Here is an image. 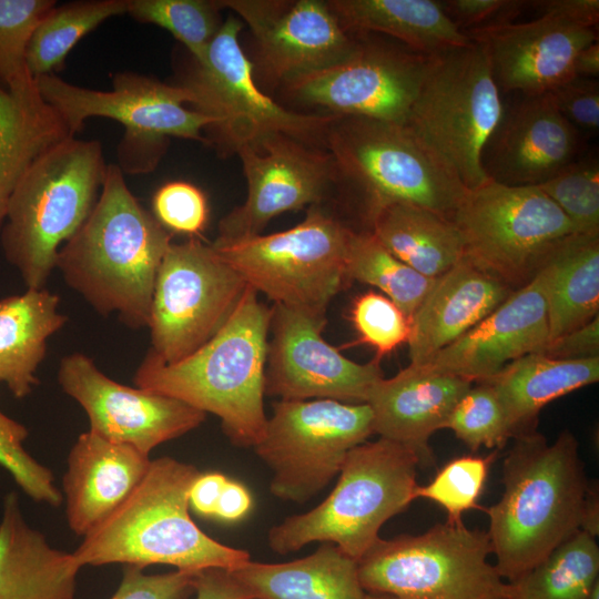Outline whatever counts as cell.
I'll list each match as a JSON object with an SVG mask.
<instances>
[{
	"label": "cell",
	"instance_id": "cell-1",
	"mask_svg": "<svg viewBox=\"0 0 599 599\" xmlns=\"http://www.w3.org/2000/svg\"><path fill=\"white\" fill-rule=\"evenodd\" d=\"M171 234L132 194L118 164H108L95 205L59 248L55 267L100 314L148 327L160 264Z\"/></svg>",
	"mask_w": 599,
	"mask_h": 599
},
{
	"label": "cell",
	"instance_id": "cell-2",
	"mask_svg": "<svg viewBox=\"0 0 599 599\" xmlns=\"http://www.w3.org/2000/svg\"><path fill=\"white\" fill-rule=\"evenodd\" d=\"M514 438L502 463V495L486 509L495 568L507 582L580 530L589 489L571 432H561L551 444L535 430Z\"/></svg>",
	"mask_w": 599,
	"mask_h": 599
},
{
	"label": "cell",
	"instance_id": "cell-3",
	"mask_svg": "<svg viewBox=\"0 0 599 599\" xmlns=\"http://www.w3.org/2000/svg\"><path fill=\"white\" fill-rule=\"evenodd\" d=\"M246 286L220 331L187 357L165 364L148 352L134 375L139 388L167 395L221 419L232 444L254 447L263 437L264 379L272 307Z\"/></svg>",
	"mask_w": 599,
	"mask_h": 599
},
{
	"label": "cell",
	"instance_id": "cell-4",
	"mask_svg": "<svg viewBox=\"0 0 599 599\" xmlns=\"http://www.w3.org/2000/svg\"><path fill=\"white\" fill-rule=\"evenodd\" d=\"M201 473L189 463L164 456L151 460L131 495L92 528L72 552L79 566L163 564L197 572L234 570L250 559L243 549L204 534L190 516L189 493Z\"/></svg>",
	"mask_w": 599,
	"mask_h": 599
},
{
	"label": "cell",
	"instance_id": "cell-5",
	"mask_svg": "<svg viewBox=\"0 0 599 599\" xmlns=\"http://www.w3.org/2000/svg\"><path fill=\"white\" fill-rule=\"evenodd\" d=\"M106 166L100 141L71 135L40 152L22 173L9 201L1 245L28 288H43L59 248L95 205Z\"/></svg>",
	"mask_w": 599,
	"mask_h": 599
},
{
	"label": "cell",
	"instance_id": "cell-6",
	"mask_svg": "<svg viewBox=\"0 0 599 599\" xmlns=\"http://www.w3.org/2000/svg\"><path fill=\"white\" fill-rule=\"evenodd\" d=\"M418 456L378 438L352 448L331 494L315 508L273 526L270 548L280 555L331 542L358 561L379 539L382 526L415 500Z\"/></svg>",
	"mask_w": 599,
	"mask_h": 599
},
{
	"label": "cell",
	"instance_id": "cell-7",
	"mask_svg": "<svg viewBox=\"0 0 599 599\" xmlns=\"http://www.w3.org/2000/svg\"><path fill=\"white\" fill-rule=\"evenodd\" d=\"M323 143L335 162L337 182L362 197L366 221L392 203L451 220L468 190L454 167L407 124L334 116Z\"/></svg>",
	"mask_w": 599,
	"mask_h": 599
},
{
	"label": "cell",
	"instance_id": "cell-8",
	"mask_svg": "<svg viewBox=\"0 0 599 599\" xmlns=\"http://www.w3.org/2000/svg\"><path fill=\"white\" fill-rule=\"evenodd\" d=\"M34 80L40 95L59 113L71 135L95 116L124 126L118 166L128 174L152 172L170 138L206 143L204 130L214 123L212 118L184 106L191 103V95L183 87L136 72L115 73L110 91L75 85L55 74Z\"/></svg>",
	"mask_w": 599,
	"mask_h": 599
},
{
	"label": "cell",
	"instance_id": "cell-9",
	"mask_svg": "<svg viewBox=\"0 0 599 599\" xmlns=\"http://www.w3.org/2000/svg\"><path fill=\"white\" fill-rule=\"evenodd\" d=\"M487 531L463 522L424 534L379 538L357 561L365 592L396 599H508V583L488 561Z\"/></svg>",
	"mask_w": 599,
	"mask_h": 599
},
{
	"label": "cell",
	"instance_id": "cell-10",
	"mask_svg": "<svg viewBox=\"0 0 599 599\" xmlns=\"http://www.w3.org/2000/svg\"><path fill=\"white\" fill-rule=\"evenodd\" d=\"M490 60L473 42L435 55L407 125L427 141L470 190L490 177L484 153L504 119Z\"/></svg>",
	"mask_w": 599,
	"mask_h": 599
},
{
	"label": "cell",
	"instance_id": "cell-11",
	"mask_svg": "<svg viewBox=\"0 0 599 599\" xmlns=\"http://www.w3.org/2000/svg\"><path fill=\"white\" fill-rule=\"evenodd\" d=\"M352 232L318 204L288 230L213 241L211 246L274 304L326 316L328 303L347 280L345 257Z\"/></svg>",
	"mask_w": 599,
	"mask_h": 599
},
{
	"label": "cell",
	"instance_id": "cell-12",
	"mask_svg": "<svg viewBox=\"0 0 599 599\" xmlns=\"http://www.w3.org/2000/svg\"><path fill=\"white\" fill-rule=\"evenodd\" d=\"M241 21L230 16L210 43L203 60L191 58L176 83L191 95V105L214 120L206 144L225 155L268 133H283L307 143L324 142L334 115L306 114L285 109L256 84L253 64L238 34Z\"/></svg>",
	"mask_w": 599,
	"mask_h": 599
},
{
	"label": "cell",
	"instance_id": "cell-13",
	"mask_svg": "<svg viewBox=\"0 0 599 599\" xmlns=\"http://www.w3.org/2000/svg\"><path fill=\"white\" fill-rule=\"evenodd\" d=\"M451 221L463 240V257L512 290L530 282L552 245L575 233L537 186L493 179L467 190Z\"/></svg>",
	"mask_w": 599,
	"mask_h": 599
},
{
	"label": "cell",
	"instance_id": "cell-14",
	"mask_svg": "<svg viewBox=\"0 0 599 599\" xmlns=\"http://www.w3.org/2000/svg\"><path fill=\"white\" fill-rule=\"evenodd\" d=\"M373 434L366 403L280 399L253 448L273 473L272 495L305 502L339 474L348 451Z\"/></svg>",
	"mask_w": 599,
	"mask_h": 599
},
{
	"label": "cell",
	"instance_id": "cell-15",
	"mask_svg": "<svg viewBox=\"0 0 599 599\" xmlns=\"http://www.w3.org/2000/svg\"><path fill=\"white\" fill-rule=\"evenodd\" d=\"M246 286L211 244L171 243L156 274L149 352L165 364L193 354L225 324Z\"/></svg>",
	"mask_w": 599,
	"mask_h": 599
},
{
	"label": "cell",
	"instance_id": "cell-16",
	"mask_svg": "<svg viewBox=\"0 0 599 599\" xmlns=\"http://www.w3.org/2000/svg\"><path fill=\"white\" fill-rule=\"evenodd\" d=\"M355 34L357 44L346 59L286 82V91L334 116L406 124L435 55Z\"/></svg>",
	"mask_w": 599,
	"mask_h": 599
},
{
	"label": "cell",
	"instance_id": "cell-17",
	"mask_svg": "<svg viewBox=\"0 0 599 599\" xmlns=\"http://www.w3.org/2000/svg\"><path fill=\"white\" fill-rule=\"evenodd\" d=\"M326 316L280 304L272 306L264 392L281 400L367 402L384 377L379 359L359 364L322 337Z\"/></svg>",
	"mask_w": 599,
	"mask_h": 599
},
{
	"label": "cell",
	"instance_id": "cell-18",
	"mask_svg": "<svg viewBox=\"0 0 599 599\" xmlns=\"http://www.w3.org/2000/svg\"><path fill=\"white\" fill-rule=\"evenodd\" d=\"M236 153L247 181V196L220 221L216 242L258 235L275 216L318 205L337 183L335 162L327 150L283 133L260 136Z\"/></svg>",
	"mask_w": 599,
	"mask_h": 599
},
{
	"label": "cell",
	"instance_id": "cell-19",
	"mask_svg": "<svg viewBox=\"0 0 599 599\" xmlns=\"http://www.w3.org/2000/svg\"><path fill=\"white\" fill-rule=\"evenodd\" d=\"M58 382L87 413L89 430L145 455L199 427L206 416L167 395L114 382L81 353L61 359Z\"/></svg>",
	"mask_w": 599,
	"mask_h": 599
},
{
	"label": "cell",
	"instance_id": "cell-20",
	"mask_svg": "<svg viewBox=\"0 0 599 599\" xmlns=\"http://www.w3.org/2000/svg\"><path fill=\"white\" fill-rule=\"evenodd\" d=\"M220 1L246 22L263 71L283 84L341 62L357 44L326 1Z\"/></svg>",
	"mask_w": 599,
	"mask_h": 599
},
{
	"label": "cell",
	"instance_id": "cell-21",
	"mask_svg": "<svg viewBox=\"0 0 599 599\" xmlns=\"http://www.w3.org/2000/svg\"><path fill=\"white\" fill-rule=\"evenodd\" d=\"M463 32L487 53L498 87L525 95L547 93L575 78L578 52L598 40L596 29L546 16Z\"/></svg>",
	"mask_w": 599,
	"mask_h": 599
},
{
	"label": "cell",
	"instance_id": "cell-22",
	"mask_svg": "<svg viewBox=\"0 0 599 599\" xmlns=\"http://www.w3.org/2000/svg\"><path fill=\"white\" fill-rule=\"evenodd\" d=\"M549 343L546 303L537 276L424 365L468 382H485Z\"/></svg>",
	"mask_w": 599,
	"mask_h": 599
},
{
	"label": "cell",
	"instance_id": "cell-23",
	"mask_svg": "<svg viewBox=\"0 0 599 599\" xmlns=\"http://www.w3.org/2000/svg\"><path fill=\"white\" fill-rule=\"evenodd\" d=\"M581 138L548 92L525 95L490 140L487 175L507 185H539L576 160Z\"/></svg>",
	"mask_w": 599,
	"mask_h": 599
},
{
	"label": "cell",
	"instance_id": "cell-24",
	"mask_svg": "<svg viewBox=\"0 0 599 599\" xmlns=\"http://www.w3.org/2000/svg\"><path fill=\"white\" fill-rule=\"evenodd\" d=\"M471 387L460 377L409 364L390 378H380L366 404L373 433L412 449L422 466L434 464L430 436L445 427L455 405Z\"/></svg>",
	"mask_w": 599,
	"mask_h": 599
},
{
	"label": "cell",
	"instance_id": "cell-25",
	"mask_svg": "<svg viewBox=\"0 0 599 599\" xmlns=\"http://www.w3.org/2000/svg\"><path fill=\"white\" fill-rule=\"evenodd\" d=\"M150 463L149 455L130 445L82 433L70 449L62 479L70 529L85 536L131 495Z\"/></svg>",
	"mask_w": 599,
	"mask_h": 599
},
{
	"label": "cell",
	"instance_id": "cell-26",
	"mask_svg": "<svg viewBox=\"0 0 599 599\" xmlns=\"http://www.w3.org/2000/svg\"><path fill=\"white\" fill-rule=\"evenodd\" d=\"M516 290L466 258L434 283L410 319V364H423L448 346Z\"/></svg>",
	"mask_w": 599,
	"mask_h": 599
},
{
	"label": "cell",
	"instance_id": "cell-27",
	"mask_svg": "<svg viewBox=\"0 0 599 599\" xmlns=\"http://www.w3.org/2000/svg\"><path fill=\"white\" fill-rule=\"evenodd\" d=\"M81 567L72 552L52 547L29 526L16 493L0 521V599H74Z\"/></svg>",
	"mask_w": 599,
	"mask_h": 599
},
{
	"label": "cell",
	"instance_id": "cell-28",
	"mask_svg": "<svg viewBox=\"0 0 599 599\" xmlns=\"http://www.w3.org/2000/svg\"><path fill=\"white\" fill-rule=\"evenodd\" d=\"M250 599H365L357 561L331 542L282 564L248 560L231 570Z\"/></svg>",
	"mask_w": 599,
	"mask_h": 599
},
{
	"label": "cell",
	"instance_id": "cell-29",
	"mask_svg": "<svg viewBox=\"0 0 599 599\" xmlns=\"http://www.w3.org/2000/svg\"><path fill=\"white\" fill-rule=\"evenodd\" d=\"M535 276L545 297L549 342L587 324L599 312V235L564 236Z\"/></svg>",
	"mask_w": 599,
	"mask_h": 599
},
{
	"label": "cell",
	"instance_id": "cell-30",
	"mask_svg": "<svg viewBox=\"0 0 599 599\" xmlns=\"http://www.w3.org/2000/svg\"><path fill=\"white\" fill-rule=\"evenodd\" d=\"M326 3L346 31L386 34L426 55H438L470 43L440 1L328 0Z\"/></svg>",
	"mask_w": 599,
	"mask_h": 599
},
{
	"label": "cell",
	"instance_id": "cell-31",
	"mask_svg": "<svg viewBox=\"0 0 599 599\" xmlns=\"http://www.w3.org/2000/svg\"><path fill=\"white\" fill-rule=\"evenodd\" d=\"M59 302L45 288L0 300V382L17 398L28 396L38 384L35 372L47 342L68 321L59 312Z\"/></svg>",
	"mask_w": 599,
	"mask_h": 599
},
{
	"label": "cell",
	"instance_id": "cell-32",
	"mask_svg": "<svg viewBox=\"0 0 599 599\" xmlns=\"http://www.w3.org/2000/svg\"><path fill=\"white\" fill-rule=\"evenodd\" d=\"M598 379L599 357L554 359L539 352L511 362L484 383L495 389L515 437L534 430L532 424L547 404Z\"/></svg>",
	"mask_w": 599,
	"mask_h": 599
},
{
	"label": "cell",
	"instance_id": "cell-33",
	"mask_svg": "<svg viewBox=\"0 0 599 599\" xmlns=\"http://www.w3.org/2000/svg\"><path fill=\"white\" fill-rule=\"evenodd\" d=\"M367 223L397 258L428 278H437L464 255L461 236L451 220L430 210L392 203L374 211Z\"/></svg>",
	"mask_w": 599,
	"mask_h": 599
},
{
	"label": "cell",
	"instance_id": "cell-34",
	"mask_svg": "<svg viewBox=\"0 0 599 599\" xmlns=\"http://www.w3.org/2000/svg\"><path fill=\"white\" fill-rule=\"evenodd\" d=\"M71 136L59 113L40 95L35 80L7 91L0 87V231L12 192L31 161Z\"/></svg>",
	"mask_w": 599,
	"mask_h": 599
},
{
	"label": "cell",
	"instance_id": "cell-35",
	"mask_svg": "<svg viewBox=\"0 0 599 599\" xmlns=\"http://www.w3.org/2000/svg\"><path fill=\"white\" fill-rule=\"evenodd\" d=\"M599 580L596 538L578 530L542 561L508 583V599H587Z\"/></svg>",
	"mask_w": 599,
	"mask_h": 599
},
{
	"label": "cell",
	"instance_id": "cell-36",
	"mask_svg": "<svg viewBox=\"0 0 599 599\" xmlns=\"http://www.w3.org/2000/svg\"><path fill=\"white\" fill-rule=\"evenodd\" d=\"M129 0H81L55 4L39 22L27 49V65L35 79L64 67L75 44L105 20L124 14Z\"/></svg>",
	"mask_w": 599,
	"mask_h": 599
},
{
	"label": "cell",
	"instance_id": "cell-37",
	"mask_svg": "<svg viewBox=\"0 0 599 599\" xmlns=\"http://www.w3.org/2000/svg\"><path fill=\"white\" fill-rule=\"evenodd\" d=\"M345 274L347 280L380 290L409 321L435 280L402 262L368 230H353L346 251Z\"/></svg>",
	"mask_w": 599,
	"mask_h": 599
},
{
	"label": "cell",
	"instance_id": "cell-38",
	"mask_svg": "<svg viewBox=\"0 0 599 599\" xmlns=\"http://www.w3.org/2000/svg\"><path fill=\"white\" fill-rule=\"evenodd\" d=\"M220 0H129L126 14L169 31L196 61L222 26Z\"/></svg>",
	"mask_w": 599,
	"mask_h": 599
},
{
	"label": "cell",
	"instance_id": "cell-39",
	"mask_svg": "<svg viewBox=\"0 0 599 599\" xmlns=\"http://www.w3.org/2000/svg\"><path fill=\"white\" fill-rule=\"evenodd\" d=\"M536 186L562 211L575 233L599 235V162L597 156L576 159Z\"/></svg>",
	"mask_w": 599,
	"mask_h": 599
},
{
	"label": "cell",
	"instance_id": "cell-40",
	"mask_svg": "<svg viewBox=\"0 0 599 599\" xmlns=\"http://www.w3.org/2000/svg\"><path fill=\"white\" fill-rule=\"evenodd\" d=\"M54 0H0V87L16 90L34 78L27 65V49L39 22Z\"/></svg>",
	"mask_w": 599,
	"mask_h": 599
},
{
	"label": "cell",
	"instance_id": "cell-41",
	"mask_svg": "<svg viewBox=\"0 0 599 599\" xmlns=\"http://www.w3.org/2000/svg\"><path fill=\"white\" fill-rule=\"evenodd\" d=\"M448 428L473 451L480 447L501 448L514 432L495 389L487 383L470 387L453 408Z\"/></svg>",
	"mask_w": 599,
	"mask_h": 599
},
{
	"label": "cell",
	"instance_id": "cell-42",
	"mask_svg": "<svg viewBox=\"0 0 599 599\" xmlns=\"http://www.w3.org/2000/svg\"><path fill=\"white\" fill-rule=\"evenodd\" d=\"M494 454L466 455L451 459L427 485L417 486L414 499L434 501L447 512V521L463 522L465 511L477 507L486 484Z\"/></svg>",
	"mask_w": 599,
	"mask_h": 599
},
{
	"label": "cell",
	"instance_id": "cell-43",
	"mask_svg": "<svg viewBox=\"0 0 599 599\" xmlns=\"http://www.w3.org/2000/svg\"><path fill=\"white\" fill-rule=\"evenodd\" d=\"M351 319L359 342L374 347L378 359L409 339L410 321L383 293L369 291L358 295L351 308Z\"/></svg>",
	"mask_w": 599,
	"mask_h": 599
},
{
	"label": "cell",
	"instance_id": "cell-44",
	"mask_svg": "<svg viewBox=\"0 0 599 599\" xmlns=\"http://www.w3.org/2000/svg\"><path fill=\"white\" fill-rule=\"evenodd\" d=\"M27 436L23 425L7 415L0 418V465L29 497L53 507L60 506L63 496L54 485L52 473L23 448Z\"/></svg>",
	"mask_w": 599,
	"mask_h": 599
},
{
	"label": "cell",
	"instance_id": "cell-45",
	"mask_svg": "<svg viewBox=\"0 0 599 599\" xmlns=\"http://www.w3.org/2000/svg\"><path fill=\"white\" fill-rule=\"evenodd\" d=\"M152 207L155 219L167 231L199 235L207 222L204 193L184 181L163 184L153 196Z\"/></svg>",
	"mask_w": 599,
	"mask_h": 599
},
{
	"label": "cell",
	"instance_id": "cell-46",
	"mask_svg": "<svg viewBox=\"0 0 599 599\" xmlns=\"http://www.w3.org/2000/svg\"><path fill=\"white\" fill-rule=\"evenodd\" d=\"M559 113L581 134L599 130V84L595 79L575 77L548 92Z\"/></svg>",
	"mask_w": 599,
	"mask_h": 599
},
{
	"label": "cell",
	"instance_id": "cell-47",
	"mask_svg": "<svg viewBox=\"0 0 599 599\" xmlns=\"http://www.w3.org/2000/svg\"><path fill=\"white\" fill-rule=\"evenodd\" d=\"M194 575L181 570L148 575L138 566L126 565L110 599H187L194 593Z\"/></svg>",
	"mask_w": 599,
	"mask_h": 599
},
{
	"label": "cell",
	"instance_id": "cell-48",
	"mask_svg": "<svg viewBox=\"0 0 599 599\" xmlns=\"http://www.w3.org/2000/svg\"><path fill=\"white\" fill-rule=\"evenodd\" d=\"M440 3L461 31L514 22L531 7V1L525 0H447Z\"/></svg>",
	"mask_w": 599,
	"mask_h": 599
},
{
	"label": "cell",
	"instance_id": "cell-49",
	"mask_svg": "<svg viewBox=\"0 0 599 599\" xmlns=\"http://www.w3.org/2000/svg\"><path fill=\"white\" fill-rule=\"evenodd\" d=\"M540 353L554 359L599 357V315L587 324L549 342Z\"/></svg>",
	"mask_w": 599,
	"mask_h": 599
},
{
	"label": "cell",
	"instance_id": "cell-50",
	"mask_svg": "<svg viewBox=\"0 0 599 599\" xmlns=\"http://www.w3.org/2000/svg\"><path fill=\"white\" fill-rule=\"evenodd\" d=\"M541 16L550 17L565 23L596 29L599 21L598 0H539L531 1Z\"/></svg>",
	"mask_w": 599,
	"mask_h": 599
},
{
	"label": "cell",
	"instance_id": "cell-51",
	"mask_svg": "<svg viewBox=\"0 0 599 599\" xmlns=\"http://www.w3.org/2000/svg\"><path fill=\"white\" fill-rule=\"evenodd\" d=\"M195 599H250L231 570L206 568L193 578Z\"/></svg>",
	"mask_w": 599,
	"mask_h": 599
},
{
	"label": "cell",
	"instance_id": "cell-52",
	"mask_svg": "<svg viewBox=\"0 0 599 599\" xmlns=\"http://www.w3.org/2000/svg\"><path fill=\"white\" fill-rule=\"evenodd\" d=\"M227 480L229 478L220 473H201L190 488V508L199 515L214 517L221 493Z\"/></svg>",
	"mask_w": 599,
	"mask_h": 599
},
{
	"label": "cell",
	"instance_id": "cell-53",
	"mask_svg": "<svg viewBox=\"0 0 599 599\" xmlns=\"http://www.w3.org/2000/svg\"><path fill=\"white\" fill-rule=\"evenodd\" d=\"M252 507L248 490L240 483L229 479L221 493L214 517L232 522L245 517Z\"/></svg>",
	"mask_w": 599,
	"mask_h": 599
},
{
	"label": "cell",
	"instance_id": "cell-54",
	"mask_svg": "<svg viewBox=\"0 0 599 599\" xmlns=\"http://www.w3.org/2000/svg\"><path fill=\"white\" fill-rule=\"evenodd\" d=\"M599 74V43L598 40L581 49L573 62V77L598 78Z\"/></svg>",
	"mask_w": 599,
	"mask_h": 599
},
{
	"label": "cell",
	"instance_id": "cell-55",
	"mask_svg": "<svg viewBox=\"0 0 599 599\" xmlns=\"http://www.w3.org/2000/svg\"><path fill=\"white\" fill-rule=\"evenodd\" d=\"M580 530L597 538L599 534V495L598 487L589 486L583 504Z\"/></svg>",
	"mask_w": 599,
	"mask_h": 599
},
{
	"label": "cell",
	"instance_id": "cell-56",
	"mask_svg": "<svg viewBox=\"0 0 599 599\" xmlns=\"http://www.w3.org/2000/svg\"><path fill=\"white\" fill-rule=\"evenodd\" d=\"M587 599H599V580L592 586Z\"/></svg>",
	"mask_w": 599,
	"mask_h": 599
},
{
	"label": "cell",
	"instance_id": "cell-57",
	"mask_svg": "<svg viewBox=\"0 0 599 599\" xmlns=\"http://www.w3.org/2000/svg\"><path fill=\"white\" fill-rule=\"evenodd\" d=\"M365 599H396L389 595L366 592Z\"/></svg>",
	"mask_w": 599,
	"mask_h": 599
},
{
	"label": "cell",
	"instance_id": "cell-58",
	"mask_svg": "<svg viewBox=\"0 0 599 599\" xmlns=\"http://www.w3.org/2000/svg\"><path fill=\"white\" fill-rule=\"evenodd\" d=\"M2 416H4V414L0 410V418H1Z\"/></svg>",
	"mask_w": 599,
	"mask_h": 599
}]
</instances>
